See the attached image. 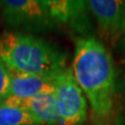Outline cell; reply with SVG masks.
Wrapping results in <instances>:
<instances>
[{
    "mask_svg": "<svg viewBox=\"0 0 125 125\" xmlns=\"http://www.w3.org/2000/svg\"><path fill=\"white\" fill-rule=\"evenodd\" d=\"M72 72L89 99L97 123L108 121L115 103L116 71L113 56L103 43L93 36L77 39Z\"/></svg>",
    "mask_w": 125,
    "mask_h": 125,
    "instance_id": "cell-1",
    "label": "cell"
},
{
    "mask_svg": "<svg viewBox=\"0 0 125 125\" xmlns=\"http://www.w3.org/2000/svg\"><path fill=\"white\" fill-rule=\"evenodd\" d=\"M1 104L13 107L24 108L34 118L39 125L60 124L56 100L52 93H44L29 99H20L16 97H6L0 101Z\"/></svg>",
    "mask_w": 125,
    "mask_h": 125,
    "instance_id": "cell-7",
    "label": "cell"
},
{
    "mask_svg": "<svg viewBox=\"0 0 125 125\" xmlns=\"http://www.w3.org/2000/svg\"><path fill=\"white\" fill-rule=\"evenodd\" d=\"M0 125H39L28 111L0 103Z\"/></svg>",
    "mask_w": 125,
    "mask_h": 125,
    "instance_id": "cell-9",
    "label": "cell"
},
{
    "mask_svg": "<svg viewBox=\"0 0 125 125\" xmlns=\"http://www.w3.org/2000/svg\"><path fill=\"white\" fill-rule=\"evenodd\" d=\"M11 73L9 67L0 60V101L7 97Z\"/></svg>",
    "mask_w": 125,
    "mask_h": 125,
    "instance_id": "cell-10",
    "label": "cell"
},
{
    "mask_svg": "<svg viewBox=\"0 0 125 125\" xmlns=\"http://www.w3.org/2000/svg\"><path fill=\"white\" fill-rule=\"evenodd\" d=\"M51 18L57 25L65 24L80 38L90 36L92 23L87 1L81 0H44Z\"/></svg>",
    "mask_w": 125,
    "mask_h": 125,
    "instance_id": "cell-6",
    "label": "cell"
},
{
    "mask_svg": "<svg viewBox=\"0 0 125 125\" xmlns=\"http://www.w3.org/2000/svg\"><path fill=\"white\" fill-rule=\"evenodd\" d=\"M0 60L13 72L56 75L66 69V54L51 43L19 31L0 34Z\"/></svg>",
    "mask_w": 125,
    "mask_h": 125,
    "instance_id": "cell-2",
    "label": "cell"
},
{
    "mask_svg": "<svg viewBox=\"0 0 125 125\" xmlns=\"http://www.w3.org/2000/svg\"><path fill=\"white\" fill-rule=\"evenodd\" d=\"M11 73L7 97L29 99L44 93L54 92V78L57 75H30L17 72Z\"/></svg>",
    "mask_w": 125,
    "mask_h": 125,
    "instance_id": "cell-8",
    "label": "cell"
},
{
    "mask_svg": "<svg viewBox=\"0 0 125 125\" xmlns=\"http://www.w3.org/2000/svg\"><path fill=\"white\" fill-rule=\"evenodd\" d=\"M54 96L62 125H83L88 115V104L72 69L66 68L54 78Z\"/></svg>",
    "mask_w": 125,
    "mask_h": 125,
    "instance_id": "cell-4",
    "label": "cell"
},
{
    "mask_svg": "<svg viewBox=\"0 0 125 125\" xmlns=\"http://www.w3.org/2000/svg\"><path fill=\"white\" fill-rule=\"evenodd\" d=\"M87 4L96 19L101 38L111 46L119 44L125 32L124 0H90Z\"/></svg>",
    "mask_w": 125,
    "mask_h": 125,
    "instance_id": "cell-5",
    "label": "cell"
},
{
    "mask_svg": "<svg viewBox=\"0 0 125 125\" xmlns=\"http://www.w3.org/2000/svg\"><path fill=\"white\" fill-rule=\"evenodd\" d=\"M2 6L5 24L26 32L51 31L58 26L51 18L44 0H4Z\"/></svg>",
    "mask_w": 125,
    "mask_h": 125,
    "instance_id": "cell-3",
    "label": "cell"
},
{
    "mask_svg": "<svg viewBox=\"0 0 125 125\" xmlns=\"http://www.w3.org/2000/svg\"><path fill=\"white\" fill-rule=\"evenodd\" d=\"M119 46H120L123 50H125V32H124L123 37H122V39H121V41H120V43H119Z\"/></svg>",
    "mask_w": 125,
    "mask_h": 125,
    "instance_id": "cell-11",
    "label": "cell"
}]
</instances>
